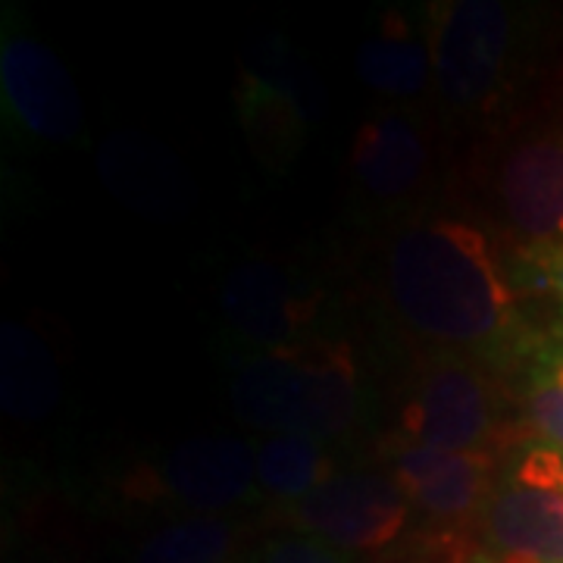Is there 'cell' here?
<instances>
[{"label":"cell","mask_w":563,"mask_h":563,"mask_svg":"<svg viewBox=\"0 0 563 563\" xmlns=\"http://www.w3.org/2000/svg\"><path fill=\"white\" fill-rule=\"evenodd\" d=\"M404 426L413 444L476 451L495 426V398L483 369L466 357L432 363L404 410Z\"/></svg>","instance_id":"cell-7"},{"label":"cell","mask_w":563,"mask_h":563,"mask_svg":"<svg viewBox=\"0 0 563 563\" xmlns=\"http://www.w3.org/2000/svg\"><path fill=\"white\" fill-rule=\"evenodd\" d=\"M410 517V498L395 476L335 473L317 492L291 504V523L342 551H379L391 544Z\"/></svg>","instance_id":"cell-6"},{"label":"cell","mask_w":563,"mask_h":563,"mask_svg":"<svg viewBox=\"0 0 563 563\" xmlns=\"http://www.w3.org/2000/svg\"><path fill=\"white\" fill-rule=\"evenodd\" d=\"M520 288L551 295L563 310V244H526L510 263Z\"/></svg>","instance_id":"cell-19"},{"label":"cell","mask_w":563,"mask_h":563,"mask_svg":"<svg viewBox=\"0 0 563 563\" xmlns=\"http://www.w3.org/2000/svg\"><path fill=\"white\" fill-rule=\"evenodd\" d=\"M57 401V369L44 344L16 322L3 325V407L10 417L35 420Z\"/></svg>","instance_id":"cell-16"},{"label":"cell","mask_w":563,"mask_h":563,"mask_svg":"<svg viewBox=\"0 0 563 563\" xmlns=\"http://www.w3.org/2000/svg\"><path fill=\"white\" fill-rule=\"evenodd\" d=\"M426 166L429 154L413 117L383 110L361 125L351 169L366 198L379 203L407 201L420 188Z\"/></svg>","instance_id":"cell-13"},{"label":"cell","mask_w":563,"mask_h":563,"mask_svg":"<svg viewBox=\"0 0 563 563\" xmlns=\"http://www.w3.org/2000/svg\"><path fill=\"white\" fill-rule=\"evenodd\" d=\"M517 51V13L495 0H454L432 13L429 54L444 101L485 107L501 91Z\"/></svg>","instance_id":"cell-3"},{"label":"cell","mask_w":563,"mask_h":563,"mask_svg":"<svg viewBox=\"0 0 563 563\" xmlns=\"http://www.w3.org/2000/svg\"><path fill=\"white\" fill-rule=\"evenodd\" d=\"M532 366L551 373L554 379H561L563 383V310L558 325L544 335L542 342L536 344V351H532Z\"/></svg>","instance_id":"cell-21"},{"label":"cell","mask_w":563,"mask_h":563,"mask_svg":"<svg viewBox=\"0 0 563 563\" xmlns=\"http://www.w3.org/2000/svg\"><path fill=\"white\" fill-rule=\"evenodd\" d=\"M388 298L410 332L461 357L501 363L536 351L514 269L492 239L454 217L413 220L385 257Z\"/></svg>","instance_id":"cell-1"},{"label":"cell","mask_w":563,"mask_h":563,"mask_svg":"<svg viewBox=\"0 0 563 563\" xmlns=\"http://www.w3.org/2000/svg\"><path fill=\"white\" fill-rule=\"evenodd\" d=\"M485 544L501 558L563 563V451L532 444L483 507Z\"/></svg>","instance_id":"cell-4"},{"label":"cell","mask_w":563,"mask_h":563,"mask_svg":"<svg viewBox=\"0 0 563 563\" xmlns=\"http://www.w3.org/2000/svg\"><path fill=\"white\" fill-rule=\"evenodd\" d=\"M325 442L303 435H266L257 448V488L269 498L298 504L335 476Z\"/></svg>","instance_id":"cell-15"},{"label":"cell","mask_w":563,"mask_h":563,"mask_svg":"<svg viewBox=\"0 0 563 563\" xmlns=\"http://www.w3.org/2000/svg\"><path fill=\"white\" fill-rule=\"evenodd\" d=\"M526 420L548 448L563 451V383L536 366H529L526 383Z\"/></svg>","instance_id":"cell-18"},{"label":"cell","mask_w":563,"mask_h":563,"mask_svg":"<svg viewBox=\"0 0 563 563\" xmlns=\"http://www.w3.org/2000/svg\"><path fill=\"white\" fill-rule=\"evenodd\" d=\"M220 310L225 325L254 354H279L310 344L313 303L276 263L235 266L222 282Z\"/></svg>","instance_id":"cell-8"},{"label":"cell","mask_w":563,"mask_h":563,"mask_svg":"<svg viewBox=\"0 0 563 563\" xmlns=\"http://www.w3.org/2000/svg\"><path fill=\"white\" fill-rule=\"evenodd\" d=\"M239 110L257 154L269 166H279L301 151L313 110V91L307 81L295 79L285 63H266L261 69L244 73Z\"/></svg>","instance_id":"cell-12"},{"label":"cell","mask_w":563,"mask_h":563,"mask_svg":"<svg viewBox=\"0 0 563 563\" xmlns=\"http://www.w3.org/2000/svg\"><path fill=\"white\" fill-rule=\"evenodd\" d=\"M235 548V526L225 517H181L141 544L132 563H225Z\"/></svg>","instance_id":"cell-17"},{"label":"cell","mask_w":563,"mask_h":563,"mask_svg":"<svg viewBox=\"0 0 563 563\" xmlns=\"http://www.w3.org/2000/svg\"><path fill=\"white\" fill-rule=\"evenodd\" d=\"M161 488L195 517H220L251 501L257 451L232 435H203L176 444L161 463Z\"/></svg>","instance_id":"cell-10"},{"label":"cell","mask_w":563,"mask_h":563,"mask_svg":"<svg viewBox=\"0 0 563 563\" xmlns=\"http://www.w3.org/2000/svg\"><path fill=\"white\" fill-rule=\"evenodd\" d=\"M432 76L429 41L407 29L388 25L385 32L366 38L357 51V79L385 98H417Z\"/></svg>","instance_id":"cell-14"},{"label":"cell","mask_w":563,"mask_h":563,"mask_svg":"<svg viewBox=\"0 0 563 563\" xmlns=\"http://www.w3.org/2000/svg\"><path fill=\"white\" fill-rule=\"evenodd\" d=\"M261 563H354L351 554L329 544L325 539H317L310 532H288L276 536L273 542L263 548Z\"/></svg>","instance_id":"cell-20"},{"label":"cell","mask_w":563,"mask_h":563,"mask_svg":"<svg viewBox=\"0 0 563 563\" xmlns=\"http://www.w3.org/2000/svg\"><path fill=\"white\" fill-rule=\"evenodd\" d=\"M0 98L3 117L32 139L66 144L85 129L81 98L60 57L29 35L10 13L0 32Z\"/></svg>","instance_id":"cell-5"},{"label":"cell","mask_w":563,"mask_h":563,"mask_svg":"<svg viewBox=\"0 0 563 563\" xmlns=\"http://www.w3.org/2000/svg\"><path fill=\"white\" fill-rule=\"evenodd\" d=\"M391 476L410 504L439 520H463L488 501V463L479 451H442L407 444L391 461Z\"/></svg>","instance_id":"cell-11"},{"label":"cell","mask_w":563,"mask_h":563,"mask_svg":"<svg viewBox=\"0 0 563 563\" xmlns=\"http://www.w3.org/2000/svg\"><path fill=\"white\" fill-rule=\"evenodd\" d=\"M229 398L239 420L266 435L332 442L363 417V383L347 347L247 351L229 366Z\"/></svg>","instance_id":"cell-2"},{"label":"cell","mask_w":563,"mask_h":563,"mask_svg":"<svg viewBox=\"0 0 563 563\" xmlns=\"http://www.w3.org/2000/svg\"><path fill=\"white\" fill-rule=\"evenodd\" d=\"M498 201L526 244H563V129H539L504 151Z\"/></svg>","instance_id":"cell-9"}]
</instances>
